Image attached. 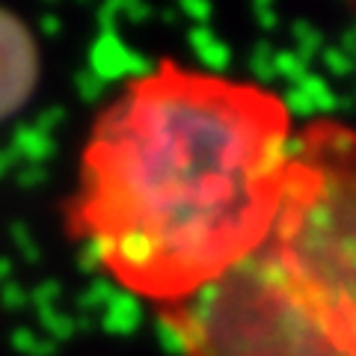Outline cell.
I'll list each match as a JSON object with an SVG mask.
<instances>
[{
    "label": "cell",
    "instance_id": "cell-1",
    "mask_svg": "<svg viewBox=\"0 0 356 356\" xmlns=\"http://www.w3.org/2000/svg\"><path fill=\"white\" fill-rule=\"evenodd\" d=\"M288 161L276 92L161 60L95 116L65 232L128 294L181 303L267 243Z\"/></svg>",
    "mask_w": 356,
    "mask_h": 356
},
{
    "label": "cell",
    "instance_id": "cell-2",
    "mask_svg": "<svg viewBox=\"0 0 356 356\" xmlns=\"http://www.w3.org/2000/svg\"><path fill=\"white\" fill-rule=\"evenodd\" d=\"M187 356H356V303L264 247L205 291L163 306Z\"/></svg>",
    "mask_w": 356,
    "mask_h": 356
},
{
    "label": "cell",
    "instance_id": "cell-3",
    "mask_svg": "<svg viewBox=\"0 0 356 356\" xmlns=\"http://www.w3.org/2000/svg\"><path fill=\"white\" fill-rule=\"evenodd\" d=\"M285 264L356 303V131L315 119L291 140L267 238Z\"/></svg>",
    "mask_w": 356,
    "mask_h": 356
},
{
    "label": "cell",
    "instance_id": "cell-4",
    "mask_svg": "<svg viewBox=\"0 0 356 356\" xmlns=\"http://www.w3.org/2000/svg\"><path fill=\"white\" fill-rule=\"evenodd\" d=\"M39 74L42 57L30 24L0 3V125L30 104Z\"/></svg>",
    "mask_w": 356,
    "mask_h": 356
},
{
    "label": "cell",
    "instance_id": "cell-5",
    "mask_svg": "<svg viewBox=\"0 0 356 356\" xmlns=\"http://www.w3.org/2000/svg\"><path fill=\"white\" fill-rule=\"evenodd\" d=\"M187 39H191L196 54L202 57V63L214 74L229 65V48L214 36V30H211V27H191V36H187Z\"/></svg>",
    "mask_w": 356,
    "mask_h": 356
},
{
    "label": "cell",
    "instance_id": "cell-6",
    "mask_svg": "<svg viewBox=\"0 0 356 356\" xmlns=\"http://www.w3.org/2000/svg\"><path fill=\"white\" fill-rule=\"evenodd\" d=\"M294 39H297V44H300L297 57L303 60V63H309L312 54H318L321 48H324V36H321V30L312 27V24H306V21H300V24L294 27Z\"/></svg>",
    "mask_w": 356,
    "mask_h": 356
},
{
    "label": "cell",
    "instance_id": "cell-7",
    "mask_svg": "<svg viewBox=\"0 0 356 356\" xmlns=\"http://www.w3.org/2000/svg\"><path fill=\"white\" fill-rule=\"evenodd\" d=\"M273 72H280L285 74L288 81H291L294 86L303 81V77L309 74V63H303L297 57L294 51H285V54H273Z\"/></svg>",
    "mask_w": 356,
    "mask_h": 356
},
{
    "label": "cell",
    "instance_id": "cell-8",
    "mask_svg": "<svg viewBox=\"0 0 356 356\" xmlns=\"http://www.w3.org/2000/svg\"><path fill=\"white\" fill-rule=\"evenodd\" d=\"M181 9L191 21H196V27H208L211 21V0H181Z\"/></svg>",
    "mask_w": 356,
    "mask_h": 356
},
{
    "label": "cell",
    "instance_id": "cell-9",
    "mask_svg": "<svg viewBox=\"0 0 356 356\" xmlns=\"http://www.w3.org/2000/svg\"><path fill=\"white\" fill-rule=\"evenodd\" d=\"M324 63H327V69H332L336 74H350L353 65H356L341 48H327L324 51Z\"/></svg>",
    "mask_w": 356,
    "mask_h": 356
},
{
    "label": "cell",
    "instance_id": "cell-10",
    "mask_svg": "<svg viewBox=\"0 0 356 356\" xmlns=\"http://www.w3.org/2000/svg\"><path fill=\"white\" fill-rule=\"evenodd\" d=\"M250 65H252L255 74L270 77V74H273V54H270V44H259V48H255V54H252V60H250Z\"/></svg>",
    "mask_w": 356,
    "mask_h": 356
}]
</instances>
